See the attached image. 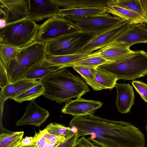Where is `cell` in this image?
I'll list each match as a JSON object with an SVG mask.
<instances>
[{"label": "cell", "instance_id": "cell-1", "mask_svg": "<svg viewBox=\"0 0 147 147\" xmlns=\"http://www.w3.org/2000/svg\"><path fill=\"white\" fill-rule=\"evenodd\" d=\"M70 127L78 129L80 136L90 135L88 139L102 147H144V135L131 123L108 119L92 114L74 117Z\"/></svg>", "mask_w": 147, "mask_h": 147}, {"label": "cell", "instance_id": "cell-2", "mask_svg": "<svg viewBox=\"0 0 147 147\" xmlns=\"http://www.w3.org/2000/svg\"><path fill=\"white\" fill-rule=\"evenodd\" d=\"M40 80L45 88L43 96L60 104L81 97L90 91L83 79L66 68L59 69Z\"/></svg>", "mask_w": 147, "mask_h": 147}, {"label": "cell", "instance_id": "cell-3", "mask_svg": "<svg viewBox=\"0 0 147 147\" xmlns=\"http://www.w3.org/2000/svg\"><path fill=\"white\" fill-rule=\"evenodd\" d=\"M47 54V43L36 41L20 49L15 57L5 66L10 83L23 78L32 68L45 60Z\"/></svg>", "mask_w": 147, "mask_h": 147}, {"label": "cell", "instance_id": "cell-4", "mask_svg": "<svg viewBox=\"0 0 147 147\" xmlns=\"http://www.w3.org/2000/svg\"><path fill=\"white\" fill-rule=\"evenodd\" d=\"M97 68L113 74L118 80H134L147 75V53L141 50L134 51L117 61Z\"/></svg>", "mask_w": 147, "mask_h": 147}, {"label": "cell", "instance_id": "cell-5", "mask_svg": "<svg viewBox=\"0 0 147 147\" xmlns=\"http://www.w3.org/2000/svg\"><path fill=\"white\" fill-rule=\"evenodd\" d=\"M39 26L29 18L6 25L1 29L0 43L17 48L36 41Z\"/></svg>", "mask_w": 147, "mask_h": 147}, {"label": "cell", "instance_id": "cell-6", "mask_svg": "<svg viewBox=\"0 0 147 147\" xmlns=\"http://www.w3.org/2000/svg\"><path fill=\"white\" fill-rule=\"evenodd\" d=\"M95 35L80 31L61 36L47 43V54L57 56L78 53Z\"/></svg>", "mask_w": 147, "mask_h": 147}, {"label": "cell", "instance_id": "cell-7", "mask_svg": "<svg viewBox=\"0 0 147 147\" xmlns=\"http://www.w3.org/2000/svg\"><path fill=\"white\" fill-rule=\"evenodd\" d=\"M69 23L81 32L98 34L122 23L124 20L106 13L98 15L84 18L64 17Z\"/></svg>", "mask_w": 147, "mask_h": 147}, {"label": "cell", "instance_id": "cell-8", "mask_svg": "<svg viewBox=\"0 0 147 147\" xmlns=\"http://www.w3.org/2000/svg\"><path fill=\"white\" fill-rule=\"evenodd\" d=\"M80 31L69 23L65 17L57 15L39 26L36 41L47 43L63 36Z\"/></svg>", "mask_w": 147, "mask_h": 147}, {"label": "cell", "instance_id": "cell-9", "mask_svg": "<svg viewBox=\"0 0 147 147\" xmlns=\"http://www.w3.org/2000/svg\"><path fill=\"white\" fill-rule=\"evenodd\" d=\"M131 24L124 20L120 24L95 35L79 51L88 55L100 49L112 42L123 31Z\"/></svg>", "mask_w": 147, "mask_h": 147}, {"label": "cell", "instance_id": "cell-10", "mask_svg": "<svg viewBox=\"0 0 147 147\" xmlns=\"http://www.w3.org/2000/svg\"><path fill=\"white\" fill-rule=\"evenodd\" d=\"M102 104L100 101L79 97L66 102L61 111L74 117L86 116L94 114L96 110L101 107Z\"/></svg>", "mask_w": 147, "mask_h": 147}, {"label": "cell", "instance_id": "cell-11", "mask_svg": "<svg viewBox=\"0 0 147 147\" xmlns=\"http://www.w3.org/2000/svg\"><path fill=\"white\" fill-rule=\"evenodd\" d=\"M0 4L6 13L7 25L29 18L28 0H0Z\"/></svg>", "mask_w": 147, "mask_h": 147}, {"label": "cell", "instance_id": "cell-12", "mask_svg": "<svg viewBox=\"0 0 147 147\" xmlns=\"http://www.w3.org/2000/svg\"><path fill=\"white\" fill-rule=\"evenodd\" d=\"M145 24H131L113 42L129 48L135 44L146 43L147 42V28Z\"/></svg>", "mask_w": 147, "mask_h": 147}, {"label": "cell", "instance_id": "cell-13", "mask_svg": "<svg viewBox=\"0 0 147 147\" xmlns=\"http://www.w3.org/2000/svg\"><path fill=\"white\" fill-rule=\"evenodd\" d=\"M29 18L35 22L58 15L59 7L50 0H28Z\"/></svg>", "mask_w": 147, "mask_h": 147}, {"label": "cell", "instance_id": "cell-14", "mask_svg": "<svg viewBox=\"0 0 147 147\" xmlns=\"http://www.w3.org/2000/svg\"><path fill=\"white\" fill-rule=\"evenodd\" d=\"M49 115L48 111L39 106L35 101H32L28 105L24 115L16 125H33L39 127L46 121Z\"/></svg>", "mask_w": 147, "mask_h": 147}, {"label": "cell", "instance_id": "cell-15", "mask_svg": "<svg viewBox=\"0 0 147 147\" xmlns=\"http://www.w3.org/2000/svg\"><path fill=\"white\" fill-rule=\"evenodd\" d=\"M115 87L117 92L115 104L118 111L121 113L129 112L134 104L133 87L129 83H116Z\"/></svg>", "mask_w": 147, "mask_h": 147}, {"label": "cell", "instance_id": "cell-16", "mask_svg": "<svg viewBox=\"0 0 147 147\" xmlns=\"http://www.w3.org/2000/svg\"><path fill=\"white\" fill-rule=\"evenodd\" d=\"M40 82L38 80L23 78L10 83L1 89L0 96L2 103L8 98L17 96L30 88L35 86Z\"/></svg>", "mask_w": 147, "mask_h": 147}, {"label": "cell", "instance_id": "cell-17", "mask_svg": "<svg viewBox=\"0 0 147 147\" xmlns=\"http://www.w3.org/2000/svg\"><path fill=\"white\" fill-rule=\"evenodd\" d=\"M133 51L129 47L113 42L104 47L88 55V57H100L113 62Z\"/></svg>", "mask_w": 147, "mask_h": 147}, {"label": "cell", "instance_id": "cell-18", "mask_svg": "<svg viewBox=\"0 0 147 147\" xmlns=\"http://www.w3.org/2000/svg\"><path fill=\"white\" fill-rule=\"evenodd\" d=\"M105 9L107 13L120 18L131 24H141L147 25V19L134 12L117 5L113 0H108Z\"/></svg>", "mask_w": 147, "mask_h": 147}, {"label": "cell", "instance_id": "cell-19", "mask_svg": "<svg viewBox=\"0 0 147 147\" xmlns=\"http://www.w3.org/2000/svg\"><path fill=\"white\" fill-rule=\"evenodd\" d=\"M54 5L63 9L106 6L107 0H50Z\"/></svg>", "mask_w": 147, "mask_h": 147}, {"label": "cell", "instance_id": "cell-20", "mask_svg": "<svg viewBox=\"0 0 147 147\" xmlns=\"http://www.w3.org/2000/svg\"><path fill=\"white\" fill-rule=\"evenodd\" d=\"M88 55L77 53L74 54L54 56L47 54L45 60L52 66L62 68L72 67L76 62L88 57Z\"/></svg>", "mask_w": 147, "mask_h": 147}, {"label": "cell", "instance_id": "cell-21", "mask_svg": "<svg viewBox=\"0 0 147 147\" xmlns=\"http://www.w3.org/2000/svg\"><path fill=\"white\" fill-rule=\"evenodd\" d=\"M107 13L105 8L84 7L60 9L58 15L63 17L69 16L77 18H87Z\"/></svg>", "mask_w": 147, "mask_h": 147}, {"label": "cell", "instance_id": "cell-22", "mask_svg": "<svg viewBox=\"0 0 147 147\" xmlns=\"http://www.w3.org/2000/svg\"><path fill=\"white\" fill-rule=\"evenodd\" d=\"M61 68L52 66L45 60L32 68L23 78L33 80H40L51 72Z\"/></svg>", "mask_w": 147, "mask_h": 147}, {"label": "cell", "instance_id": "cell-23", "mask_svg": "<svg viewBox=\"0 0 147 147\" xmlns=\"http://www.w3.org/2000/svg\"><path fill=\"white\" fill-rule=\"evenodd\" d=\"M33 137V143L37 147H51L54 144L61 143L66 139L65 137H57L52 135L45 129L36 133Z\"/></svg>", "mask_w": 147, "mask_h": 147}, {"label": "cell", "instance_id": "cell-24", "mask_svg": "<svg viewBox=\"0 0 147 147\" xmlns=\"http://www.w3.org/2000/svg\"><path fill=\"white\" fill-rule=\"evenodd\" d=\"M96 82L100 90L104 89H112L115 87L118 79L113 74L96 68L95 74Z\"/></svg>", "mask_w": 147, "mask_h": 147}, {"label": "cell", "instance_id": "cell-25", "mask_svg": "<svg viewBox=\"0 0 147 147\" xmlns=\"http://www.w3.org/2000/svg\"><path fill=\"white\" fill-rule=\"evenodd\" d=\"M45 90L44 86L40 80L37 85L11 99L19 103L24 101H34L38 97L43 96Z\"/></svg>", "mask_w": 147, "mask_h": 147}, {"label": "cell", "instance_id": "cell-26", "mask_svg": "<svg viewBox=\"0 0 147 147\" xmlns=\"http://www.w3.org/2000/svg\"><path fill=\"white\" fill-rule=\"evenodd\" d=\"M24 131L11 132L0 134V147H16L22 139Z\"/></svg>", "mask_w": 147, "mask_h": 147}, {"label": "cell", "instance_id": "cell-27", "mask_svg": "<svg viewBox=\"0 0 147 147\" xmlns=\"http://www.w3.org/2000/svg\"><path fill=\"white\" fill-rule=\"evenodd\" d=\"M72 67L81 76L86 83L94 90H100L95 80V74L96 68L79 66H74Z\"/></svg>", "mask_w": 147, "mask_h": 147}, {"label": "cell", "instance_id": "cell-28", "mask_svg": "<svg viewBox=\"0 0 147 147\" xmlns=\"http://www.w3.org/2000/svg\"><path fill=\"white\" fill-rule=\"evenodd\" d=\"M117 5L130 10L147 19L140 0H113Z\"/></svg>", "mask_w": 147, "mask_h": 147}, {"label": "cell", "instance_id": "cell-29", "mask_svg": "<svg viewBox=\"0 0 147 147\" xmlns=\"http://www.w3.org/2000/svg\"><path fill=\"white\" fill-rule=\"evenodd\" d=\"M20 49L0 43V59L7 66L15 57Z\"/></svg>", "mask_w": 147, "mask_h": 147}, {"label": "cell", "instance_id": "cell-30", "mask_svg": "<svg viewBox=\"0 0 147 147\" xmlns=\"http://www.w3.org/2000/svg\"><path fill=\"white\" fill-rule=\"evenodd\" d=\"M45 129L49 133L57 137L67 138L74 134L70 127L57 123H50Z\"/></svg>", "mask_w": 147, "mask_h": 147}, {"label": "cell", "instance_id": "cell-31", "mask_svg": "<svg viewBox=\"0 0 147 147\" xmlns=\"http://www.w3.org/2000/svg\"><path fill=\"white\" fill-rule=\"evenodd\" d=\"M112 62L98 56L88 57L74 63V66H79L90 68H97L99 66ZM72 66V67H73Z\"/></svg>", "mask_w": 147, "mask_h": 147}, {"label": "cell", "instance_id": "cell-32", "mask_svg": "<svg viewBox=\"0 0 147 147\" xmlns=\"http://www.w3.org/2000/svg\"><path fill=\"white\" fill-rule=\"evenodd\" d=\"M132 84L142 98L147 102V84L141 81L134 80Z\"/></svg>", "mask_w": 147, "mask_h": 147}, {"label": "cell", "instance_id": "cell-33", "mask_svg": "<svg viewBox=\"0 0 147 147\" xmlns=\"http://www.w3.org/2000/svg\"><path fill=\"white\" fill-rule=\"evenodd\" d=\"M0 86L2 89L10 83L8 78L5 65L1 59H0Z\"/></svg>", "mask_w": 147, "mask_h": 147}, {"label": "cell", "instance_id": "cell-34", "mask_svg": "<svg viewBox=\"0 0 147 147\" xmlns=\"http://www.w3.org/2000/svg\"><path fill=\"white\" fill-rule=\"evenodd\" d=\"M80 135L78 133L73 134L66 138L57 147H73Z\"/></svg>", "mask_w": 147, "mask_h": 147}, {"label": "cell", "instance_id": "cell-35", "mask_svg": "<svg viewBox=\"0 0 147 147\" xmlns=\"http://www.w3.org/2000/svg\"><path fill=\"white\" fill-rule=\"evenodd\" d=\"M73 147H102L94 145L88 139L82 136L78 139Z\"/></svg>", "mask_w": 147, "mask_h": 147}, {"label": "cell", "instance_id": "cell-36", "mask_svg": "<svg viewBox=\"0 0 147 147\" xmlns=\"http://www.w3.org/2000/svg\"><path fill=\"white\" fill-rule=\"evenodd\" d=\"M34 142L33 137H26L22 139L20 145L21 146H26L30 145L32 144Z\"/></svg>", "mask_w": 147, "mask_h": 147}, {"label": "cell", "instance_id": "cell-37", "mask_svg": "<svg viewBox=\"0 0 147 147\" xmlns=\"http://www.w3.org/2000/svg\"><path fill=\"white\" fill-rule=\"evenodd\" d=\"M140 1L147 19V0H140Z\"/></svg>", "mask_w": 147, "mask_h": 147}, {"label": "cell", "instance_id": "cell-38", "mask_svg": "<svg viewBox=\"0 0 147 147\" xmlns=\"http://www.w3.org/2000/svg\"><path fill=\"white\" fill-rule=\"evenodd\" d=\"M7 25L6 19L4 18H0V28L1 29L4 28Z\"/></svg>", "mask_w": 147, "mask_h": 147}, {"label": "cell", "instance_id": "cell-39", "mask_svg": "<svg viewBox=\"0 0 147 147\" xmlns=\"http://www.w3.org/2000/svg\"><path fill=\"white\" fill-rule=\"evenodd\" d=\"M16 147H37L33 143L32 144L26 146H21L20 145V144Z\"/></svg>", "mask_w": 147, "mask_h": 147}, {"label": "cell", "instance_id": "cell-40", "mask_svg": "<svg viewBox=\"0 0 147 147\" xmlns=\"http://www.w3.org/2000/svg\"><path fill=\"white\" fill-rule=\"evenodd\" d=\"M146 129L147 131V125H146Z\"/></svg>", "mask_w": 147, "mask_h": 147}]
</instances>
